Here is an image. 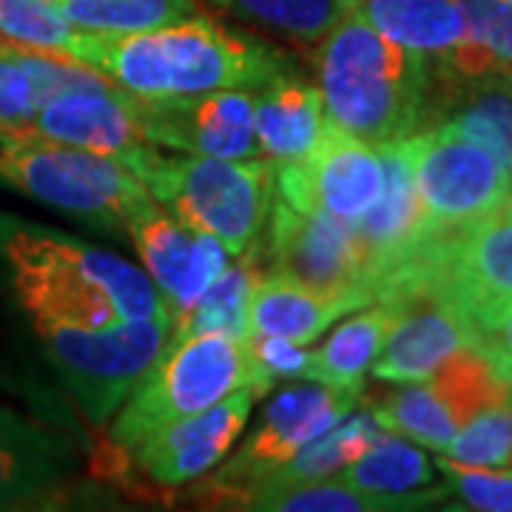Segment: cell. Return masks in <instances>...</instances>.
I'll use <instances>...</instances> for the list:
<instances>
[{
  "mask_svg": "<svg viewBox=\"0 0 512 512\" xmlns=\"http://www.w3.org/2000/svg\"><path fill=\"white\" fill-rule=\"evenodd\" d=\"M143 100L191 97L222 89H259L288 72L268 43L208 18L146 32H83L66 52Z\"/></svg>",
  "mask_w": 512,
  "mask_h": 512,
  "instance_id": "1",
  "label": "cell"
},
{
  "mask_svg": "<svg viewBox=\"0 0 512 512\" xmlns=\"http://www.w3.org/2000/svg\"><path fill=\"white\" fill-rule=\"evenodd\" d=\"M325 120L370 146H382L436 126L439 69L384 37L356 9L322 37L313 55Z\"/></svg>",
  "mask_w": 512,
  "mask_h": 512,
  "instance_id": "2",
  "label": "cell"
},
{
  "mask_svg": "<svg viewBox=\"0 0 512 512\" xmlns=\"http://www.w3.org/2000/svg\"><path fill=\"white\" fill-rule=\"evenodd\" d=\"M0 251L35 325L109 330L171 311L140 268L43 225L0 217Z\"/></svg>",
  "mask_w": 512,
  "mask_h": 512,
  "instance_id": "3",
  "label": "cell"
},
{
  "mask_svg": "<svg viewBox=\"0 0 512 512\" xmlns=\"http://www.w3.org/2000/svg\"><path fill=\"white\" fill-rule=\"evenodd\" d=\"M126 168L151 200L163 202L188 228L220 239L231 256L259 239L276 197V165L262 157H165L146 146Z\"/></svg>",
  "mask_w": 512,
  "mask_h": 512,
  "instance_id": "4",
  "label": "cell"
},
{
  "mask_svg": "<svg viewBox=\"0 0 512 512\" xmlns=\"http://www.w3.org/2000/svg\"><path fill=\"white\" fill-rule=\"evenodd\" d=\"M0 185L100 228H126L151 194L126 165L29 126H0Z\"/></svg>",
  "mask_w": 512,
  "mask_h": 512,
  "instance_id": "5",
  "label": "cell"
},
{
  "mask_svg": "<svg viewBox=\"0 0 512 512\" xmlns=\"http://www.w3.org/2000/svg\"><path fill=\"white\" fill-rule=\"evenodd\" d=\"M239 387H271L259 379L245 339L225 333H200L165 342L163 353L131 390L120 419L111 427V447L126 456L168 424L208 410Z\"/></svg>",
  "mask_w": 512,
  "mask_h": 512,
  "instance_id": "6",
  "label": "cell"
},
{
  "mask_svg": "<svg viewBox=\"0 0 512 512\" xmlns=\"http://www.w3.org/2000/svg\"><path fill=\"white\" fill-rule=\"evenodd\" d=\"M171 322V311H163L109 330L69 328L57 322H37L35 328L83 416L94 427H103L163 353Z\"/></svg>",
  "mask_w": 512,
  "mask_h": 512,
  "instance_id": "7",
  "label": "cell"
},
{
  "mask_svg": "<svg viewBox=\"0 0 512 512\" xmlns=\"http://www.w3.org/2000/svg\"><path fill=\"white\" fill-rule=\"evenodd\" d=\"M427 231L453 234L512 200V174L493 154L444 126L404 137Z\"/></svg>",
  "mask_w": 512,
  "mask_h": 512,
  "instance_id": "8",
  "label": "cell"
},
{
  "mask_svg": "<svg viewBox=\"0 0 512 512\" xmlns=\"http://www.w3.org/2000/svg\"><path fill=\"white\" fill-rule=\"evenodd\" d=\"M359 396L330 387V384H291L279 390L274 402L265 407L239 453L214 478L205 481L202 498L208 507H225L245 493L259 478L271 476L276 467L288 464L305 444L328 433L333 424L348 416Z\"/></svg>",
  "mask_w": 512,
  "mask_h": 512,
  "instance_id": "9",
  "label": "cell"
},
{
  "mask_svg": "<svg viewBox=\"0 0 512 512\" xmlns=\"http://www.w3.org/2000/svg\"><path fill=\"white\" fill-rule=\"evenodd\" d=\"M507 399H512V384L504 382L481 353L464 348L453 353L430 379L390 393L382 404H376L373 416L384 430L444 453L467 421Z\"/></svg>",
  "mask_w": 512,
  "mask_h": 512,
  "instance_id": "10",
  "label": "cell"
},
{
  "mask_svg": "<svg viewBox=\"0 0 512 512\" xmlns=\"http://www.w3.org/2000/svg\"><path fill=\"white\" fill-rule=\"evenodd\" d=\"M268 217L271 228L262 256L268 259L271 274L322 293L362 296L373 305V288L353 225L291 205L282 194L274 197Z\"/></svg>",
  "mask_w": 512,
  "mask_h": 512,
  "instance_id": "11",
  "label": "cell"
},
{
  "mask_svg": "<svg viewBox=\"0 0 512 512\" xmlns=\"http://www.w3.org/2000/svg\"><path fill=\"white\" fill-rule=\"evenodd\" d=\"M276 168V188L291 205L330 214L348 225L362 220L384 191L379 148L330 123L302 160Z\"/></svg>",
  "mask_w": 512,
  "mask_h": 512,
  "instance_id": "12",
  "label": "cell"
},
{
  "mask_svg": "<svg viewBox=\"0 0 512 512\" xmlns=\"http://www.w3.org/2000/svg\"><path fill=\"white\" fill-rule=\"evenodd\" d=\"M140 123L148 143L194 157L259 160L251 89L191 94V97H140Z\"/></svg>",
  "mask_w": 512,
  "mask_h": 512,
  "instance_id": "13",
  "label": "cell"
},
{
  "mask_svg": "<svg viewBox=\"0 0 512 512\" xmlns=\"http://www.w3.org/2000/svg\"><path fill=\"white\" fill-rule=\"evenodd\" d=\"M393 325L373 362L379 382L413 384L430 379L453 353L473 348V325L433 285H413L382 299Z\"/></svg>",
  "mask_w": 512,
  "mask_h": 512,
  "instance_id": "14",
  "label": "cell"
},
{
  "mask_svg": "<svg viewBox=\"0 0 512 512\" xmlns=\"http://www.w3.org/2000/svg\"><path fill=\"white\" fill-rule=\"evenodd\" d=\"M256 396H262L256 387H239L208 410L168 424L134 447L126 458L134 461V467L151 484L165 490L197 481L228 456L242 427L248 424Z\"/></svg>",
  "mask_w": 512,
  "mask_h": 512,
  "instance_id": "15",
  "label": "cell"
},
{
  "mask_svg": "<svg viewBox=\"0 0 512 512\" xmlns=\"http://www.w3.org/2000/svg\"><path fill=\"white\" fill-rule=\"evenodd\" d=\"M436 279L470 325L512 302V200L461 231L441 234Z\"/></svg>",
  "mask_w": 512,
  "mask_h": 512,
  "instance_id": "16",
  "label": "cell"
},
{
  "mask_svg": "<svg viewBox=\"0 0 512 512\" xmlns=\"http://www.w3.org/2000/svg\"><path fill=\"white\" fill-rule=\"evenodd\" d=\"M126 231L174 319L188 311L225 268L228 251L220 239L188 228L174 214L160 211L157 202L140 208L126 222Z\"/></svg>",
  "mask_w": 512,
  "mask_h": 512,
  "instance_id": "17",
  "label": "cell"
},
{
  "mask_svg": "<svg viewBox=\"0 0 512 512\" xmlns=\"http://www.w3.org/2000/svg\"><path fill=\"white\" fill-rule=\"evenodd\" d=\"M29 128L49 140L86 148L123 165L146 146H154L143 134L140 97L120 92V86L55 94L40 103Z\"/></svg>",
  "mask_w": 512,
  "mask_h": 512,
  "instance_id": "18",
  "label": "cell"
},
{
  "mask_svg": "<svg viewBox=\"0 0 512 512\" xmlns=\"http://www.w3.org/2000/svg\"><path fill=\"white\" fill-rule=\"evenodd\" d=\"M376 148L382 154L384 191L365 217L353 222V234L359 242L367 279L373 288V302H376V288L384 276L413 254L421 245V239L430 234L404 137Z\"/></svg>",
  "mask_w": 512,
  "mask_h": 512,
  "instance_id": "19",
  "label": "cell"
},
{
  "mask_svg": "<svg viewBox=\"0 0 512 512\" xmlns=\"http://www.w3.org/2000/svg\"><path fill=\"white\" fill-rule=\"evenodd\" d=\"M72 470V441L0 407V512L49 504Z\"/></svg>",
  "mask_w": 512,
  "mask_h": 512,
  "instance_id": "20",
  "label": "cell"
},
{
  "mask_svg": "<svg viewBox=\"0 0 512 512\" xmlns=\"http://www.w3.org/2000/svg\"><path fill=\"white\" fill-rule=\"evenodd\" d=\"M254 134L262 160L274 165L302 160L325 128L322 92L293 69L254 89Z\"/></svg>",
  "mask_w": 512,
  "mask_h": 512,
  "instance_id": "21",
  "label": "cell"
},
{
  "mask_svg": "<svg viewBox=\"0 0 512 512\" xmlns=\"http://www.w3.org/2000/svg\"><path fill=\"white\" fill-rule=\"evenodd\" d=\"M367 308L362 296L322 293L285 276H268L256 285L248 305V333L282 336L296 345H311L325 330L353 311Z\"/></svg>",
  "mask_w": 512,
  "mask_h": 512,
  "instance_id": "22",
  "label": "cell"
},
{
  "mask_svg": "<svg viewBox=\"0 0 512 512\" xmlns=\"http://www.w3.org/2000/svg\"><path fill=\"white\" fill-rule=\"evenodd\" d=\"M436 126L484 146L512 174V80L447 77Z\"/></svg>",
  "mask_w": 512,
  "mask_h": 512,
  "instance_id": "23",
  "label": "cell"
},
{
  "mask_svg": "<svg viewBox=\"0 0 512 512\" xmlns=\"http://www.w3.org/2000/svg\"><path fill=\"white\" fill-rule=\"evenodd\" d=\"M339 478L362 493L402 501L407 510L430 507L441 498H447V490L421 493L424 487H433L436 481L430 458L424 456L416 444H410L402 436H390V433H382V439L376 441L365 456H359L345 470H339Z\"/></svg>",
  "mask_w": 512,
  "mask_h": 512,
  "instance_id": "24",
  "label": "cell"
},
{
  "mask_svg": "<svg viewBox=\"0 0 512 512\" xmlns=\"http://www.w3.org/2000/svg\"><path fill=\"white\" fill-rule=\"evenodd\" d=\"M384 37L424 57H447L464 37L456 0H350Z\"/></svg>",
  "mask_w": 512,
  "mask_h": 512,
  "instance_id": "25",
  "label": "cell"
},
{
  "mask_svg": "<svg viewBox=\"0 0 512 512\" xmlns=\"http://www.w3.org/2000/svg\"><path fill=\"white\" fill-rule=\"evenodd\" d=\"M464 37L436 69L453 80H512V0H456Z\"/></svg>",
  "mask_w": 512,
  "mask_h": 512,
  "instance_id": "26",
  "label": "cell"
},
{
  "mask_svg": "<svg viewBox=\"0 0 512 512\" xmlns=\"http://www.w3.org/2000/svg\"><path fill=\"white\" fill-rule=\"evenodd\" d=\"M259 282H262V245L256 239L237 256L234 268H222L220 276L202 291L200 299L171 322L174 325L171 342L200 333H225L234 339H245L248 305Z\"/></svg>",
  "mask_w": 512,
  "mask_h": 512,
  "instance_id": "27",
  "label": "cell"
},
{
  "mask_svg": "<svg viewBox=\"0 0 512 512\" xmlns=\"http://www.w3.org/2000/svg\"><path fill=\"white\" fill-rule=\"evenodd\" d=\"M390 325L393 308L384 302H373L353 319L342 322L322 348L313 350L308 382L330 384L362 396L367 370L376 362Z\"/></svg>",
  "mask_w": 512,
  "mask_h": 512,
  "instance_id": "28",
  "label": "cell"
},
{
  "mask_svg": "<svg viewBox=\"0 0 512 512\" xmlns=\"http://www.w3.org/2000/svg\"><path fill=\"white\" fill-rule=\"evenodd\" d=\"M231 510L259 512H376L407 510L402 501L370 495L350 487L342 478H311V481H276L262 478L251 484L231 504Z\"/></svg>",
  "mask_w": 512,
  "mask_h": 512,
  "instance_id": "29",
  "label": "cell"
},
{
  "mask_svg": "<svg viewBox=\"0 0 512 512\" xmlns=\"http://www.w3.org/2000/svg\"><path fill=\"white\" fill-rule=\"evenodd\" d=\"M384 427L373 413H353L350 410L339 424H333L328 433L305 444L296 456L276 467L271 476L276 481H311V478H328L345 470L359 456L382 439ZM262 481V478H259Z\"/></svg>",
  "mask_w": 512,
  "mask_h": 512,
  "instance_id": "30",
  "label": "cell"
},
{
  "mask_svg": "<svg viewBox=\"0 0 512 512\" xmlns=\"http://www.w3.org/2000/svg\"><path fill=\"white\" fill-rule=\"evenodd\" d=\"M63 18L83 32H146L200 12L197 0H55Z\"/></svg>",
  "mask_w": 512,
  "mask_h": 512,
  "instance_id": "31",
  "label": "cell"
},
{
  "mask_svg": "<svg viewBox=\"0 0 512 512\" xmlns=\"http://www.w3.org/2000/svg\"><path fill=\"white\" fill-rule=\"evenodd\" d=\"M239 20L265 26L296 43H316L353 9L350 0H214Z\"/></svg>",
  "mask_w": 512,
  "mask_h": 512,
  "instance_id": "32",
  "label": "cell"
},
{
  "mask_svg": "<svg viewBox=\"0 0 512 512\" xmlns=\"http://www.w3.org/2000/svg\"><path fill=\"white\" fill-rule=\"evenodd\" d=\"M0 35L26 49L69 52L80 35L55 0H0Z\"/></svg>",
  "mask_w": 512,
  "mask_h": 512,
  "instance_id": "33",
  "label": "cell"
},
{
  "mask_svg": "<svg viewBox=\"0 0 512 512\" xmlns=\"http://www.w3.org/2000/svg\"><path fill=\"white\" fill-rule=\"evenodd\" d=\"M444 453L470 467H507L512 458V399L493 404L467 421Z\"/></svg>",
  "mask_w": 512,
  "mask_h": 512,
  "instance_id": "34",
  "label": "cell"
},
{
  "mask_svg": "<svg viewBox=\"0 0 512 512\" xmlns=\"http://www.w3.org/2000/svg\"><path fill=\"white\" fill-rule=\"evenodd\" d=\"M447 476V487L464 501V507L484 512H512V473H498L493 467H470L453 458H439Z\"/></svg>",
  "mask_w": 512,
  "mask_h": 512,
  "instance_id": "35",
  "label": "cell"
},
{
  "mask_svg": "<svg viewBox=\"0 0 512 512\" xmlns=\"http://www.w3.org/2000/svg\"><path fill=\"white\" fill-rule=\"evenodd\" d=\"M245 348L251 353L259 379L268 387H274L279 379H308L313 359V350H308V345H296L291 339L268 333H248Z\"/></svg>",
  "mask_w": 512,
  "mask_h": 512,
  "instance_id": "36",
  "label": "cell"
},
{
  "mask_svg": "<svg viewBox=\"0 0 512 512\" xmlns=\"http://www.w3.org/2000/svg\"><path fill=\"white\" fill-rule=\"evenodd\" d=\"M37 106L40 94L20 66L15 43H0V126H29Z\"/></svg>",
  "mask_w": 512,
  "mask_h": 512,
  "instance_id": "37",
  "label": "cell"
},
{
  "mask_svg": "<svg viewBox=\"0 0 512 512\" xmlns=\"http://www.w3.org/2000/svg\"><path fill=\"white\" fill-rule=\"evenodd\" d=\"M473 350L495 367L504 382L512 384V302L473 319Z\"/></svg>",
  "mask_w": 512,
  "mask_h": 512,
  "instance_id": "38",
  "label": "cell"
},
{
  "mask_svg": "<svg viewBox=\"0 0 512 512\" xmlns=\"http://www.w3.org/2000/svg\"><path fill=\"white\" fill-rule=\"evenodd\" d=\"M510 464H512V458H510Z\"/></svg>",
  "mask_w": 512,
  "mask_h": 512,
  "instance_id": "39",
  "label": "cell"
}]
</instances>
